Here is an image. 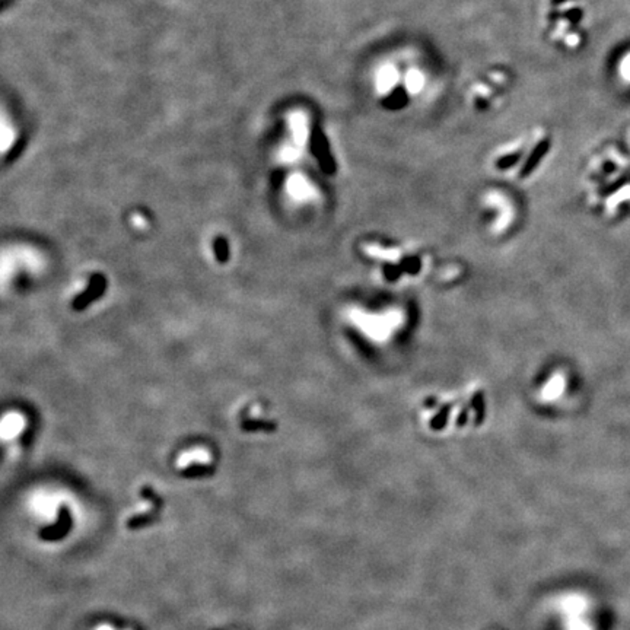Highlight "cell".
<instances>
[{"label":"cell","mask_w":630,"mask_h":630,"mask_svg":"<svg viewBox=\"0 0 630 630\" xmlns=\"http://www.w3.org/2000/svg\"><path fill=\"white\" fill-rule=\"evenodd\" d=\"M28 427V419L20 410L6 411L0 418V442H13L24 435Z\"/></svg>","instance_id":"3"},{"label":"cell","mask_w":630,"mask_h":630,"mask_svg":"<svg viewBox=\"0 0 630 630\" xmlns=\"http://www.w3.org/2000/svg\"><path fill=\"white\" fill-rule=\"evenodd\" d=\"M46 257L40 249L27 244H15L0 249V289L39 276L44 272Z\"/></svg>","instance_id":"1"},{"label":"cell","mask_w":630,"mask_h":630,"mask_svg":"<svg viewBox=\"0 0 630 630\" xmlns=\"http://www.w3.org/2000/svg\"><path fill=\"white\" fill-rule=\"evenodd\" d=\"M473 407L477 413L476 416V422L481 423L483 418H484V399H483V392H476L473 397Z\"/></svg>","instance_id":"5"},{"label":"cell","mask_w":630,"mask_h":630,"mask_svg":"<svg viewBox=\"0 0 630 630\" xmlns=\"http://www.w3.org/2000/svg\"><path fill=\"white\" fill-rule=\"evenodd\" d=\"M123 630H132V629H123Z\"/></svg>","instance_id":"10"},{"label":"cell","mask_w":630,"mask_h":630,"mask_svg":"<svg viewBox=\"0 0 630 630\" xmlns=\"http://www.w3.org/2000/svg\"><path fill=\"white\" fill-rule=\"evenodd\" d=\"M94 630H118V629L111 623H100L98 626H95Z\"/></svg>","instance_id":"9"},{"label":"cell","mask_w":630,"mask_h":630,"mask_svg":"<svg viewBox=\"0 0 630 630\" xmlns=\"http://www.w3.org/2000/svg\"><path fill=\"white\" fill-rule=\"evenodd\" d=\"M384 275H385V278H387L388 280L392 282V280H395V279H397V278L400 276V272H399V270L395 268V267H392V266L388 264V266L384 267Z\"/></svg>","instance_id":"8"},{"label":"cell","mask_w":630,"mask_h":630,"mask_svg":"<svg viewBox=\"0 0 630 630\" xmlns=\"http://www.w3.org/2000/svg\"><path fill=\"white\" fill-rule=\"evenodd\" d=\"M212 461V454L203 446H193L186 449L177 458V469L187 470L191 465H207Z\"/></svg>","instance_id":"4"},{"label":"cell","mask_w":630,"mask_h":630,"mask_svg":"<svg viewBox=\"0 0 630 630\" xmlns=\"http://www.w3.org/2000/svg\"><path fill=\"white\" fill-rule=\"evenodd\" d=\"M74 500L75 496L70 492L51 488V486H41V488L34 489L27 495L25 508L28 514L35 521H39L40 524L53 526L57 521L60 509L63 507L76 509L81 508L78 500L75 503H70Z\"/></svg>","instance_id":"2"},{"label":"cell","mask_w":630,"mask_h":630,"mask_svg":"<svg viewBox=\"0 0 630 630\" xmlns=\"http://www.w3.org/2000/svg\"><path fill=\"white\" fill-rule=\"evenodd\" d=\"M216 247V256H218L219 261H226L228 256H229V249H228V242L224 238H219L214 244Z\"/></svg>","instance_id":"6"},{"label":"cell","mask_w":630,"mask_h":630,"mask_svg":"<svg viewBox=\"0 0 630 630\" xmlns=\"http://www.w3.org/2000/svg\"><path fill=\"white\" fill-rule=\"evenodd\" d=\"M448 413H449V406H445V407L441 410L439 415H438L437 418H434V420L430 422V426L434 427V429H441L442 426H445L446 419H448Z\"/></svg>","instance_id":"7"}]
</instances>
